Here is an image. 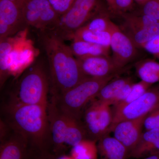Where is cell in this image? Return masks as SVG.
Masks as SVG:
<instances>
[{
	"label": "cell",
	"mask_w": 159,
	"mask_h": 159,
	"mask_svg": "<svg viewBox=\"0 0 159 159\" xmlns=\"http://www.w3.org/2000/svg\"><path fill=\"white\" fill-rule=\"evenodd\" d=\"M27 27L21 6L11 1L0 0V40L10 37Z\"/></svg>",
	"instance_id": "13"
},
{
	"label": "cell",
	"mask_w": 159,
	"mask_h": 159,
	"mask_svg": "<svg viewBox=\"0 0 159 159\" xmlns=\"http://www.w3.org/2000/svg\"><path fill=\"white\" fill-rule=\"evenodd\" d=\"M152 85V84L147 83L142 80L136 83H134L127 98L123 102L119 103L118 105L114 107H122L134 102L142 97Z\"/></svg>",
	"instance_id": "26"
},
{
	"label": "cell",
	"mask_w": 159,
	"mask_h": 159,
	"mask_svg": "<svg viewBox=\"0 0 159 159\" xmlns=\"http://www.w3.org/2000/svg\"><path fill=\"white\" fill-rule=\"evenodd\" d=\"M105 2L111 17H117L118 15H117L116 8V4H115V0H105Z\"/></svg>",
	"instance_id": "34"
},
{
	"label": "cell",
	"mask_w": 159,
	"mask_h": 159,
	"mask_svg": "<svg viewBox=\"0 0 159 159\" xmlns=\"http://www.w3.org/2000/svg\"><path fill=\"white\" fill-rule=\"evenodd\" d=\"M70 48L77 58L98 56H110V48L81 40H74Z\"/></svg>",
	"instance_id": "18"
},
{
	"label": "cell",
	"mask_w": 159,
	"mask_h": 159,
	"mask_svg": "<svg viewBox=\"0 0 159 159\" xmlns=\"http://www.w3.org/2000/svg\"><path fill=\"white\" fill-rule=\"evenodd\" d=\"M140 6L141 13L149 16L159 21V0H147Z\"/></svg>",
	"instance_id": "28"
},
{
	"label": "cell",
	"mask_w": 159,
	"mask_h": 159,
	"mask_svg": "<svg viewBox=\"0 0 159 159\" xmlns=\"http://www.w3.org/2000/svg\"><path fill=\"white\" fill-rule=\"evenodd\" d=\"M106 6L107 5L102 0H75L53 31L64 41L72 40L75 31Z\"/></svg>",
	"instance_id": "5"
},
{
	"label": "cell",
	"mask_w": 159,
	"mask_h": 159,
	"mask_svg": "<svg viewBox=\"0 0 159 159\" xmlns=\"http://www.w3.org/2000/svg\"><path fill=\"white\" fill-rule=\"evenodd\" d=\"M134 2H135L138 5H139V6H141L142 5H143V4H144L147 0H134Z\"/></svg>",
	"instance_id": "37"
},
{
	"label": "cell",
	"mask_w": 159,
	"mask_h": 159,
	"mask_svg": "<svg viewBox=\"0 0 159 159\" xmlns=\"http://www.w3.org/2000/svg\"><path fill=\"white\" fill-rule=\"evenodd\" d=\"M159 155V129L143 132L138 144L130 152L129 157L142 158Z\"/></svg>",
	"instance_id": "16"
},
{
	"label": "cell",
	"mask_w": 159,
	"mask_h": 159,
	"mask_svg": "<svg viewBox=\"0 0 159 159\" xmlns=\"http://www.w3.org/2000/svg\"><path fill=\"white\" fill-rule=\"evenodd\" d=\"M22 9L27 27H34L39 31L54 30L60 20L49 0H25Z\"/></svg>",
	"instance_id": "8"
},
{
	"label": "cell",
	"mask_w": 159,
	"mask_h": 159,
	"mask_svg": "<svg viewBox=\"0 0 159 159\" xmlns=\"http://www.w3.org/2000/svg\"><path fill=\"white\" fill-rule=\"evenodd\" d=\"M143 127L145 130L159 129V106L146 115L144 120Z\"/></svg>",
	"instance_id": "29"
},
{
	"label": "cell",
	"mask_w": 159,
	"mask_h": 159,
	"mask_svg": "<svg viewBox=\"0 0 159 159\" xmlns=\"http://www.w3.org/2000/svg\"><path fill=\"white\" fill-rule=\"evenodd\" d=\"M147 115L137 119L119 122L114 126L112 130L114 137L127 148L129 155L136 146L141 138L143 132L144 120Z\"/></svg>",
	"instance_id": "14"
},
{
	"label": "cell",
	"mask_w": 159,
	"mask_h": 159,
	"mask_svg": "<svg viewBox=\"0 0 159 159\" xmlns=\"http://www.w3.org/2000/svg\"><path fill=\"white\" fill-rule=\"evenodd\" d=\"M116 76L87 77L68 90L57 97L51 96V98L63 113L80 120L89 103L96 99L102 87Z\"/></svg>",
	"instance_id": "4"
},
{
	"label": "cell",
	"mask_w": 159,
	"mask_h": 159,
	"mask_svg": "<svg viewBox=\"0 0 159 159\" xmlns=\"http://www.w3.org/2000/svg\"><path fill=\"white\" fill-rule=\"evenodd\" d=\"M159 106V84L152 86L145 94L134 102L122 107H114L113 121L109 133L119 122L147 115Z\"/></svg>",
	"instance_id": "9"
},
{
	"label": "cell",
	"mask_w": 159,
	"mask_h": 159,
	"mask_svg": "<svg viewBox=\"0 0 159 159\" xmlns=\"http://www.w3.org/2000/svg\"><path fill=\"white\" fill-rule=\"evenodd\" d=\"M111 59L117 67L123 68L137 58L138 49L131 40L113 22L110 29Z\"/></svg>",
	"instance_id": "12"
},
{
	"label": "cell",
	"mask_w": 159,
	"mask_h": 159,
	"mask_svg": "<svg viewBox=\"0 0 159 159\" xmlns=\"http://www.w3.org/2000/svg\"><path fill=\"white\" fill-rule=\"evenodd\" d=\"M47 110L50 148L54 153L61 156L64 155L67 148L65 145L67 117L60 110L51 98L48 100Z\"/></svg>",
	"instance_id": "11"
},
{
	"label": "cell",
	"mask_w": 159,
	"mask_h": 159,
	"mask_svg": "<svg viewBox=\"0 0 159 159\" xmlns=\"http://www.w3.org/2000/svg\"><path fill=\"white\" fill-rule=\"evenodd\" d=\"M0 75L1 87L4 85L9 76L10 56L11 51L16 46V40L10 37L0 40Z\"/></svg>",
	"instance_id": "23"
},
{
	"label": "cell",
	"mask_w": 159,
	"mask_h": 159,
	"mask_svg": "<svg viewBox=\"0 0 159 159\" xmlns=\"http://www.w3.org/2000/svg\"><path fill=\"white\" fill-rule=\"evenodd\" d=\"M133 80V78L130 77H119L116 79L114 78L102 87L96 99L107 102L110 105L111 101L120 91L128 83Z\"/></svg>",
	"instance_id": "22"
},
{
	"label": "cell",
	"mask_w": 159,
	"mask_h": 159,
	"mask_svg": "<svg viewBox=\"0 0 159 159\" xmlns=\"http://www.w3.org/2000/svg\"><path fill=\"white\" fill-rule=\"evenodd\" d=\"M77 59L82 73L87 77L102 78L116 75L122 70L117 67L110 56H95Z\"/></svg>",
	"instance_id": "15"
},
{
	"label": "cell",
	"mask_w": 159,
	"mask_h": 159,
	"mask_svg": "<svg viewBox=\"0 0 159 159\" xmlns=\"http://www.w3.org/2000/svg\"><path fill=\"white\" fill-rule=\"evenodd\" d=\"M58 159H74L71 156H66L63 155L58 158Z\"/></svg>",
	"instance_id": "38"
},
{
	"label": "cell",
	"mask_w": 159,
	"mask_h": 159,
	"mask_svg": "<svg viewBox=\"0 0 159 159\" xmlns=\"http://www.w3.org/2000/svg\"><path fill=\"white\" fill-rule=\"evenodd\" d=\"M119 17L122 20L119 28L138 49H143L147 43L159 34V21L140 11H129Z\"/></svg>",
	"instance_id": "6"
},
{
	"label": "cell",
	"mask_w": 159,
	"mask_h": 159,
	"mask_svg": "<svg viewBox=\"0 0 159 159\" xmlns=\"http://www.w3.org/2000/svg\"><path fill=\"white\" fill-rule=\"evenodd\" d=\"M97 141L85 139L72 147L71 156L74 159H98Z\"/></svg>",
	"instance_id": "25"
},
{
	"label": "cell",
	"mask_w": 159,
	"mask_h": 159,
	"mask_svg": "<svg viewBox=\"0 0 159 159\" xmlns=\"http://www.w3.org/2000/svg\"><path fill=\"white\" fill-rule=\"evenodd\" d=\"M98 152L102 158L127 159L129 156L128 149L118 139L105 135L97 142Z\"/></svg>",
	"instance_id": "17"
},
{
	"label": "cell",
	"mask_w": 159,
	"mask_h": 159,
	"mask_svg": "<svg viewBox=\"0 0 159 159\" xmlns=\"http://www.w3.org/2000/svg\"><path fill=\"white\" fill-rule=\"evenodd\" d=\"M38 37L48 61L51 96L57 97L87 78L70 46L53 30L39 31Z\"/></svg>",
	"instance_id": "1"
},
{
	"label": "cell",
	"mask_w": 159,
	"mask_h": 159,
	"mask_svg": "<svg viewBox=\"0 0 159 159\" xmlns=\"http://www.w3.org/2000/svg\"><path fill=\"white\" fill-rule=\"evenodd\" d=\"M134 0H115L117 17L123 13L131 11L133 7Z\"/></svg>",
	"instance_id": "32"
},
{
	"label": "cell",
	"mask_w": 159,
	"mask_h": 159,
	"mask_svg": "<svg viewBox=\"0 0 159 159\" xmlns=\"http://www.w3.org/2000/svg\"><path fill=\"white\" fill-rule=\"evenodd\" d=\"M75 0H49L55 11L61 17L65 14Z\"/></svg>",
	"instance_id": "30"
},
{
	"label": "cell",
	"mask_w": 159,
	"mask_h": 159,
	"mask_svg": "<svg viewBox=\"0 0 159 159\" xmlns=\"http://www.w3.org/2000/svg\"><path fill=\"white\" fill-rule=\"evenodd\" d=\"M143 49L159 60V34L147 43Z\"/></svg>",
	"instance_id": "33"
},
{
	"label": "cell",
	"mask_w": 159,
	"mask_h": 159,
	"mask_svg": "<svg viewBox=\"0 0 159 159\" xmlns=\"http://www.w3.org/2000/svg\"><path fill=\"white\" fill-rule=\"evenodd\" d=\"M7 1H11V2H14L18 4L20 6L22 7L23 4L25 0H7Z\"/></svg>",
	"instance_id": "35"
},
{
	"label": "cell",
	"mask_w": 159,
	"mask_h": 159,
	"mask_svg": "<svg viewBox=\"0 0 159 159\" xmlns=\"http://www.w3.org/2000/svg\"><path fill=\"white\" fill-rule=\"evenodd\" d=\"M48 104H3L1 121L22 134L29 140L31 147L51 150L48 140Z\"/></svg>",
	"instance_id": "2"
},
{
	"label": "cell",
	"mask_w": 159,
	"mask_h": 159,
	"mask_svg": "<svg viewBox=\"0 0 159 159\" xmlns=\"http://www.w3.org/2000/svg\"><path fill=\"white\" fill-rule=\"evenodd\" d=\"M30 148L25 136L1 121L0 159H26Z\"/></svg>",
	"instance_id": "10"
},
{
	"label": "cell",
	"mask_w": 159,
	"mask_h": 159,
	"mask_svg": "<svg viewBox=\"0 0 159 159\" xmlns=\"http://www.w3.org/2000/svg\"><path fill=\"white\" fill-rule=\"evenodd\" d=\"M111 17L108 7L106 6L94 15L81 28L92 31H109L113 22Z\"/></svg>",
	"instance_id": "24"
},
{
	"label": "cell",
	"mask_w": 159,
	"mask_h": 159,
	"mask_svg": "<svg viewBox=\"0 0 159 159\" xmlns=\"http://www.w3.org/2000/svg\"><path fill=\"white\" fill-rule=\"evenodd\" d=\"M66 116L67 124L65 145L67 148L70 147H73L82 140L88 139V138L81 120Z\"/></svg>",
	"instance_id": "20"
},
{
	"label": "cell",
	"mask_w": 159,
	"mask_h": 159,
	"mask_svg": "<svg viewBox=\"0 0 159 159\" xmlns=\"http://www.w3.org/2000/svg\"><path fill=\"white\" fill-rule=\"evenodd\" d=\"M50 90L49 76L42 65L36 63L22 74L3 104L47 105Z\"/></svg>",
	"instance_id": "3"
},
{
	"label": "cell",
	"mask_w": 159,
	"mask_h": 159,
	"mask_svg": "<svg viewBox=\"0 0 159 159\" xmlns=\"http://www.w3.org/2000/svg\"><path fill=\"white\" fill-rule=\"evenodd\" d=\"M134 83V82L133 80L126 84L118 95L111 101L110 105L114 106V107L116 106L125 100L129 95Z\"/></svg>",
	"instance_id": "31"
},
{
	"label": "cell",
	"mask_w": 159,
	"mask_h": 159,
	"mask_svg": "<svg viewBox=\"0 0 159 159\" xmlns=\"http://www.w3.org/2000/svg\"><path fill=\"white\" fill-rule=\"evenodd\" d=\"M136 72L141 80L153 85L159 82V62L154 60L145 59L136 62Z\"/></svg>",
	"instance_id": "19"
},
{
	"label": "cell",
	"mask_w": 159,
	"mask_h": 159,
	"mask_svg": "<svg viewBox=\"0 0 159 159\" xmlns=\"http://www.w3.org/2000/svg\"><path fill=\"white\" fill-rule=\"evenodd\" d=\"M113 117V111L108 103L96 99L93 100L84 110L80 118L88 139L98 142L109 134Z\"/></svg>",
	"instance_id": "7"
},
{
	"label": "cell",
	"mask_w": 159,
	"mask_h": 159,
	"mask_svg": "<svg viewBox=\"0 0 159 159\" xmlns=\"http://www.w3.org/2000/svg\"><path fill=\"white\" fill-rule=\"evenodd\" d=\"M111 35L110 30L92 31L82 28L75 31L72 40H81L110 48Z\"/></svg>",
	"instance_id": "21"
},
{
	"label": "cell",
	"mask_w": 159,
	"mask_h": 159,
	"mask_svg": "<svg viewBox=\"0 0 159 159\" xmlns=\"http://www.w3.org/2000/svg\"><path fill=\"white\" fill-rule=\"evenodd\" d=\"M144 159H159V155H154L146 157Z\"/></svg>",
	"instance_id": "36"
},
{
	"label": "cell",
	"mask_w": 159,
	"mask_h": 159,
	"mask_svg": "<svg viewBox=\"0 0 159 159\" xmlns=\"http://www.w3.org/2000/svg\"><path fill=\"white\" fill-rule=\"evenodd\" d=\"M98 159H103V158H101Z\"/></svg>",
	"instance_id": "39"
},
{
	"label": "cell",
	"mask_w": 159,
	"mask_h": 159,
	"mask_svg": "<svg viewBox=\"0 0 159 159\" xmlns=\"http://www.w3.org/2000/svg\"><path fill=\"white\" fill-rule=\"evenodd\" d=\"M60 157L51 150L30 146L26 159H58Z\"/></svg>",
	"instance_id": "27"
}]
</instances>
